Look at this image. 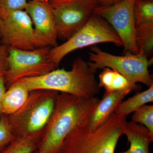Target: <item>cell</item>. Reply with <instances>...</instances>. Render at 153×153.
Listing matches in <instances>:
<instances>
[{
    "label": "cell",
    "mask_w": 153,
    "mask_h": 153,
    "mask_svg": "<svg viewBox=\"0 0 153 153\" xmlns=\"http://www.w3.org/2000/svg\"><path fill=\"white\" fill-rule=\"evenodd\" d=\"M58 93L47 90L30 91L24 105L16 112L7 116L15 137L38 144L53 112Z\"/></svg>",
    "instance_id": "277c9868"
},
{
    "label": "cell",
    "mask_w": 153,
    "mask_h": 153,
    "mask_svg": "<svg viewBox=\"0 0 153 153\" xmlns=\"http://www.w3.org/2000/svg\"><path fill=\"white\" fill-rule=\"evenodd\" d=\"M100 6H109L114 4L122 0H97Z\"/></svg>",
    "instance_id": "d4e9b609"
},
{
    "label": "cell",
    "mask_w": 153,
    "mask_h": 153,
    "mask_svg": "<svg viewBox=\"0 0 153 153\" xmlns=\"http://www.w3.org/2000/svg\"><path fill=\"white\" fill-rule=\"evenodd\" d=\"M7 88L3 99L2 114L9 116L16 112L24 105L30 91L19 82H14Z\"/></svg>",
    "instance_id": "9a60e30c"
},
{
    "label": "cell",
    "mask_w": 153,
    "mask_h": 153,
    "mask_svg": "<svg viewBox=\"0 0 153 153\" xmlns=\"http://www.w3.org/2000/svg\"><path fill=\"white\" fill-rule=\"evenodd\" d=\"M123 46L117 34L107 22L94 13L88 22L71 38L61 45L51 48L49 56L57 67L66 55L76 49L100 43Z\"/></svg>",
    "instance_id": "8992f818"
},
{
    "label": "cell",
    "mask_w": 153,
    "mask_h": 153,
    "mask_svg": "<svg viewBox=\"0 0 153 153\" xmlns=\"http://www.w3.org/2000/svg\"><path fill=\"white\" fill-rule=\"evenodd\" d=\"M27 4V0H0V19L3 20L16 11L25 10Z\"/></svg>",
    "instance_id": "44dd1931"
},
{
    "label": "cell",
    "mask_w": 153,
    "mask_h": 153,
    "mask_svg": "<svg viewBox=\"0 0 153 153\" xmlns=\"http://www.w3.org/2000/svg\"><path fill=\"white\" fill-rule=\"evenodd\" d=\"M50 49L49 47L32 50L9 48L8 68L4 76L6 88L19 79L42 76L56 69L49 56Z\"/></svg>",
    "instance_id": "52a82bcc"
},
{
    "label": "cell",
    "mask_w": 153,
    "mask_h": 153,
    "mask_svg": "<svg viewBox=\"0 0 153 153\" xmlns=\"http://www.w3.org/2000/svg\"><path fill=\"white\" fill-rule=\"evenodd\" d=\"M135 38L139 53L149 58L153 51V22L136 26Z\"/></svg>",
    "instance_id": "2e32d148"
},
{
    "label": "cell",
    "mask_w": 153,
    "mask_h": 153,
    "mask_svg": "<svg viewBox=\"0 0 153 153\" xmlns=\"http://www.w3.org/2000/svg\"><path fill=\"white\" fill-rule=\"evenodd\" d=\"M123 134L130 144L128 149L119 153H149V145L153 140V134L143 125L126 122Z\"/></svg>",
    "instance_id": "4fadbf2b"
},
{
    "label": "cell",
    "mask_w": 153,
    "mask_h": 153,
    "mask_svg": "<svg viewBox=\"0 0 153 153\" xmlns=\"http://www.w3.org/2000/svg\"><path fill=\"white\" fill-rule=\"evenodd\" d=\"M35 153H36V152H35Z\"/></svg>",
    "instance_id": "83f0119b"
},
{
    "label": "cell",
    "mask_w": 153,
    "mask_h": 153,
    "mask_svg": "<svg viewBox=\"0 0 153 153\" xmlns=\"http://www.w3.org/2000/svg\"><path fill=\"white\" fill-rule=\"evenodd\" d=\"M37 148L36 143L27 140L15 137L0 153H33Z\"/></svg>",
    "instance_id": "ffe728a7"
},
{
    "label": "cell",
    "mask_w": 153,
    "mask_h": 153,
    "mask_svg": "<svg viewBox=\"0 0 153 153\" xmlns=\"http://www.w3.org/2000/svg\"><path fill=\"white\" fill-rule=\"evenodd\" d=\"M0 37L9 48L32 50L36 46L33 22L25 10L16 11L1 20Z\"/></svg>",
    "instance_id": "30bf717a"
},
{
    "label": "cell",
    "mask_w": 153,
    "mask_h": 153,
    "mask_svg": "<svg viewBox=\"0 0 153 153\" xmlns=\"http://www.w3.org/2000/svg\"><path fill=\"white\" fill-rule=\"evenodd\" d=\"M130 92L129 91H125L104 94L93 112L86 119V123L88 126L91 128L94 129L104 123L114 112L124 98Z\"/></svg>",
    "instance_id": "7c38bea8"
},
{
    "label": "cell",
    "mask_w": 153,
    "mask_h": 153,
    "mask_svg": "<svg viewBox=\"0 0 153 153\" xmlns=\"http://www.w3.org/2000/svg\"><path fill=\"white\" fill-rule=\"evenodd\" d=\"M36 1H40L45 2H49L53 0H36Z\"/></svg>",
    "instance_id": "484cf974"
},
{
    "label": "cell",
    "mask_w": 153,
    "mask_h": 153,
    "mask_svg": "<svg viewBox=\"0 0 153 153\" xmlns=\"http://www.w3.org/2000/svg\"><path fill=\"white\" fill-rule=\"evenodd\" d=\"M135 0H122L109 6H97L94 13L105 20L120 38L124 53H139L135 41Z\"/></svg>",
    "instance_id": "9c48e42d"
},
{
    "label": "cell",
    "mask_w": 153,
    "mask_h": 153,
    "mask_svg": "<svg viewBox=\"0 0 153 153\" xmlns=\"http://www.w3.org/2000/svg\"><path fill=\"white\" fill-rule=\"evenodd\" d=\"M58 38L67 40L88 22L99 5L97 0H53L49 2Z\"/></svg>",
    "instance_id": "ba28073f"
},
{
    "label": "cell",
    "mask_w": 153,
    "mask_h": 153,
    "mask_svg": "<svg viewBox=\"0 0 153 153\" xmlns=\"http://www.w3.org/2000/svg\"><path fill=\"white\" fill-rule=\"evenodd\" d=\"M5 84L4 76L0 77V118L2 115L3 99L6 91Z\"/></svg>",
    "instance_id": "cb8c5ba5"
},
{
    "label": "cell",
    "mask_w": 153,
    "mask_h": 153,
    "mask_svg": "<svg viewBox=\"0 0 153 153\" xmlns=\"http://www.w3.org/2000/svg\"><path fill=\"white\" fill-rule=\"evenodd\" d=\"M100 99L58 93L50 119L37 144L36 153H61L64 140L93 112Z\"/></svg>",
    "instance_id": "6da1fadb"
},
{
    "label": "cell",
    "mask_w": 153,
    "mask_h": 153,
    "mask_svg": "<svg viewBox=\"0 0 153 153\" xmlns=\"http://www.w3.org/2000/svg\"><path fill=\"white\" fill-rule=\"evenodd\" d=\"M133 113L132 121L142 124L153 134V105H145Z\"/></svg>",
    "instance_id": "d6986e66"
},
{
    "label": "cell",
    "mask_w": 153,
    "mask_h": 153,
    "mask_svg": "<svg viewBox=\"0 0 153 153\" xmlns=\"http://www.w3.org/2000/svg\"><path fill=\"white\" fill-rule=\"evenodd\" d=\"M1 20L0 19V26H1Z\"/></svg>",
    "instance_id": "4316f807"
},
{
    "label": "cell",
    "mask_w": 153,
    "mask_h": 153,
    "mask_svg": "<svg viewBox=\"0 0 153 153\" xmlns=\"http://www.w3.org/2000/svg\"><path fill=\"white\" fill-rule=\"evenodd\" d=\"M89 60L94 69L111 68L123 75L130 82L143 83L150 87L153 85L152 75L149 70L153 63V58L142 54L125 53L122 56L110 54L94 45L90 48Z\"/></svg>",
    "instance_id": "5b68a950"
},
{
    "label": "cell",
    "mask_w": 153,
    "mask_h": 153,
    "mask_svg": "<svg viewBox=\"0 0 153 153\" xmlns=\"http://www.w3.org/2000/svg\"><path fill=\"white\" fill-rule=\"evenodd\" d=\"M134 14L136 26L153 22V0H135Z\"/></svg>",
    "instance_id": "ac0fdd59"
},
{
    "label": "cell",
    "mask_w": 153,
    "mask_h": 153,
    "mask_svg": "<svg viewBox=\"0 0 153 153\" xmlns=\"http://www.w3.org/2000/svg\"><path fill=\"white\" fill-rule=\"evenodd\" d=\"M25 11L33 22L37 48L57 46L55 17L49 3L31 0Z\"/></svg>",
    "instance_id": "8fae6325"
},
{
    "label": "cell",
    "mask_w": 153,
    "mask_h": 153,
    "mask_svg": "<svg viewBox=\"0 0 153 153\" xmlns=\"http://www.w3.org/2000/svg\"><path fill=\"white\" fill-rule=\"evenodd\" d=\"M8 49L9 48L0 41V77L4 76L8 68Z\"/></svg>",
    "instance_id": "603a6c76"
},
{
    "label": "cell",
    "mask_w": 153,
    "mask_h": 153,
    "mask_svg": "<svg viewBox=\"0 0 153 153\" xmlns=\"http://www.w3.org/2000/svg\"><path fill=\"white\" fill-rule=\"evenodd\" d=\"M96 72L89 62L79 57L69 71L55 69L42 76L22 78L16 82L25 85L29 91L51 90L90 98L97 97L100 91Z\"/></svg>",
    "instance_id": "7a4b0ae2"
},
{
    "label": "cell",
    "mask_w": 153,
    "mask_h": 153,
    "mask_svg": "<svg viewBox=\"0 0 153 153\" xmlns=\"http://www.w3.org/2000/svg\"><path fill=\"white\" fill-rule=\"evenodd\" d=\"M15 138L9 123L7 116L2 115L0 118V152Z\"/></svg>",
    "instance_id": "7402d4cb"
},
{
    "label": "cell",
    "mask_w": 153,
    "mask_h": 153,
    "mask_svg": "<svg viewBox=\"0 0 153 153\" xmlns=\"http://www.w3.org/2000/svg\"><path fill=\"white\" fill-rule=\"evenodd\" d=\"M99 85L105 90L104 94L117 91H128L131 92L138 89L136 84L132 83L117 71L105 68L99 75Z\"/></svg>",
    "instance_id": "5bb4252c"
},
{
    "label": "cell",
    "mask_w": 153,
    "mask_h": 153,
    "mask_svg": "<svg viewBox=\"0 0 153 153\" xmlns=\"http://www.w3.org/2000/svg\"><path fill=\"white\" fill-rule=\"evenodd\" d=\"M153 101V85L149 87L147 90L137 94L125 101L121 102L117 107L114 112L128 116L146 103Z\"/></svg>",
    "instance_id": "e0dca14e"
},
{
    "label": "cell",
    "mask_w": 153,
    "mask_h": 153,
    "mask_svg": "<svg viewBox=\"0 0 153 153\" xmlns=\"http://www.w3.org/2000/svg\"><path fill=\"white\" fill-rule=\"evenodd\" d=\"M127 116L114 112L102 125L91 128L86 120L66 137L61 153H114Z\"/></svg>",
    "instance_id": "3957f363"
}]
</instances>
